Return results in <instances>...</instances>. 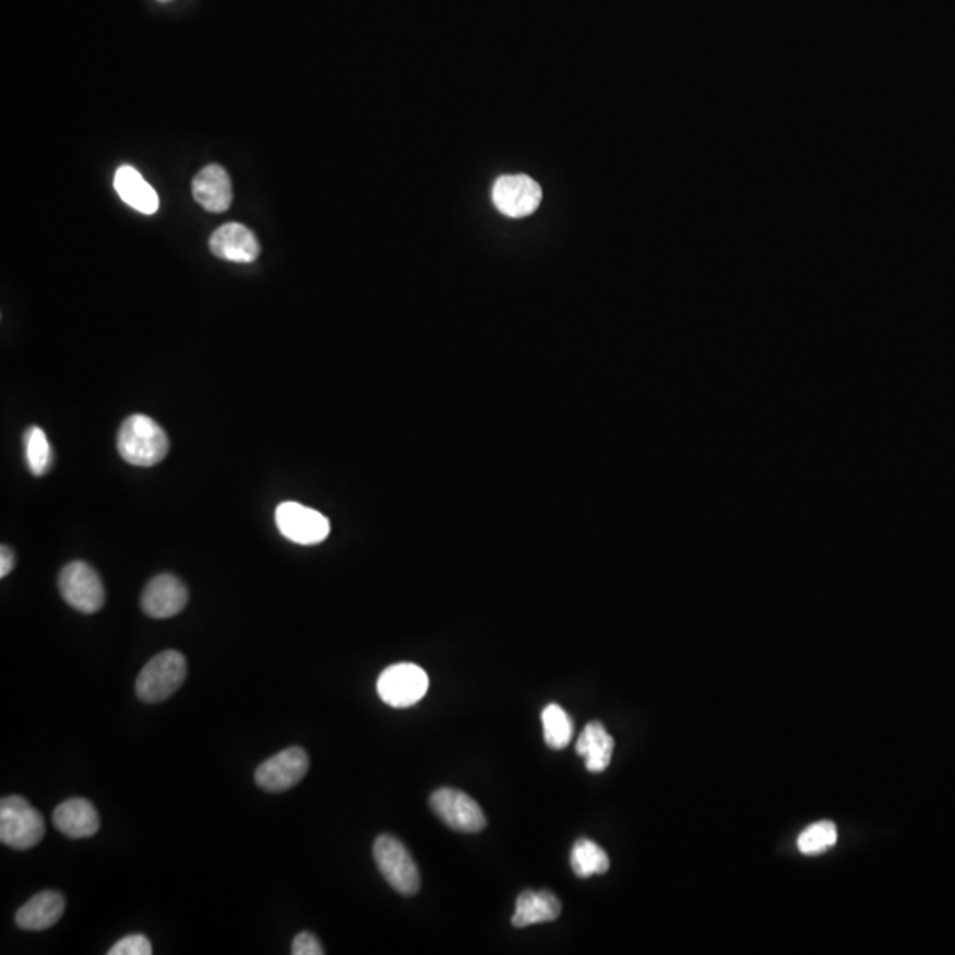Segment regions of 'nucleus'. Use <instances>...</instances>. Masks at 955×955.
I'll use <instances>...</instances> for the list:
<instances>
[{"instance_id":"20","label":"nucleus","mask_w":955,"mask_h":955,"mask_svg":"<svg viewBox=\"0 0 955 955\" xmlns=\"http://www.w3.org/2000/svg\"><path fill=\"white\" fill-rule=\"evenodd\" d=\"M541 726L547 745L554 751H561L570 745L573 738V720L560 704H549L541 712Z\"/></svg>"},{"instance_id":"17","label":"nucleus","mask_w":955,"mask_h":955,"mask_svg":"<svg viewBox=\"0 0 955 955\" xmlns=\"http://www.w3.org/2000/svg\"><path fill=\"white\" fill-rule=\"evenodd\" d=\"M561 900L549 891H526L518 895L515 903V914L512 917L513 928H527L536 923L554 922L561 915Z\"/></svg>"},{"instance_id":"19","label":"nucleus","mask_w":955,"mask_h":955,"mask_svg":"<svg viewBox=\"0 0 955 955\" xmlns=\"http://www.w3.org/2000/svg\"><path fill=\"white\" fill-rule=\"evenodd\" d=\"M570 863L575 876L589 878L595 874H606L609 871V857L606 851L589 839H581L573 844Z\"/></svg>"},{"instance_id":"23","label":"nucleus","mask_w":955,"mask_h":955,"mask_svg":"<svg viewBox=\"0 0 955 955\" xmlns=\"http://www.w3.org/2000/svg\"><path fill=\"white\" fill-rule=\"evenodd\" d=\"M153 954V945L150 938L144 934H130L122 938L116 945L108 951V955H151Z\"/></svg>"},{"instance_id":"6","label":"nucleus","mask_w":955,"mask_h":955,"mask_svg":"<svg viewBox=\"0 0 955 955\" xmlns=\"http://www.w3.org/2000/svg\"><path fill=\"white\" fill-rule=\"evenodd\" d=\"M429 690V676L416 664L390 666L378 680V694L392 708H409L420 703Z\"/></svg>"},{"instance_id":"1","label":"nucleus","mask_w":955,"mask_h":955,"mask_svg":"<svg viewBox=\"0 0 955 955\" xmlns=\"http://www.w3.org/2000/svg\"><path fill=\"white\" fill-rule=\"evenodd\" d=\"M117 452L131 466H156L167 457V433L150 416H130L117 433Z\"/></svg>"},{"instance_id":"8","label":"nucleus","mask_w":955,"mask_h":955,"mask_svg":"<svg viewBox=\"0 0 955 955\" xmlns=\"http://www.w3.org/2000/svg\"><path fill=\"white\" fill-rule=\"evenodd\" d=\"M430 807L444 825L457 832L476 834L487 826V817L481 807L469 795L458 789L441 788L433 791Z\"/></svg>"},{"instance_id":"11","label":"nucleus","mask_w":955,"mask_h":955,"mask_svg":"<svg viewBox=\"0 0 955 955\" xmlns=\"http://www.w3.org/2000/svg\"><path fill=\"white\" fill-rule=\"evenodd\" d=\"M188 604V589L181 578L170 573L156 575L142 593V611L154 620H168L178 616Z\"/></svg>"},{"instance_id":"22","label":"nucleus","mask_w":955,"mask_h":955,"mask_svg":"<svg viewBox=\"0 0 955 955\" xmlns=\"http://www.w3.org/2000/svg\"><path fill=\"white\" fill-rule=\"evenodd\" d=\"M835 843H837V826L829 821H821V823L809 826L798 837V849L803 855H820L832 848Z\"/></svg>"},{"instance_id":"24","label":"nucleus","mask_w":955,"mask_h":955,"mask_svg":"<svg viewBox=\"0 0 955 955\" xmlns=\"http://www.w3.org/2000/svg\"><path fill=\"white\" fill-rule=\"evenodd\" d=\"M293 954L322 955L324 954V948H322L321 942H319L318 938L313 936L312 932H299L298 936L294 938Z\"/></svg>"},{"instance_id":"4","label":"nucleus","mask_w":955,"mask_h":955,"mask_svg":"<svg viewBox=\"0 0 955 955\" xmlns=\"http://www.w3.org/2000/svg\"><path fill=\"white\" fill-rule=\"evenodd\" d=\"M373 860L393 891L402 895H415L420 891L421 878L415 858L393 835H381L373 843Z\"/></svg>"},{"instance_id":"21","label":"nucleus","mask_w":955,"mask_h":955,"mask_svg":"<svg viewBox=\"0 0 955 955\" xmlns=\"http://www.w3.org/2000/svg\"><path fill=\"white\" fill-rule=\"evenodd\" d=\"M24 452L27 467L34 476L47 475L51 467V446L41 427H28L24 433Z\"/></svg>"},{"instance_id":"7","label":"nucleus","mask_w":955,"mask_h":955,"mask_svg":"<svg viewBox=\"0 0 955 955\" xmlns=\"http://www.w3.org/2000/svg\"><path fill=\"white\" fill-rule=\"evenodd\" d=\"M275 523L278 532L287 540L299 546H318L330 535V521L318 510L308 509L305 504L282 503L275 512Z\"/></svg>"},{"instance_id":"9","label":"nucleus","mask_w":955,"mask_h":955,"mask_svg":"<svg viewBox=\"0 0 955 955\" xmlns=\"http://www.w3.org/2000/svg\"><path fill=\"white\" fill-rule=\"evenodd\" d=\"M307 752L299 747H289L278 752L256 768L255 783L259 788L270 792H284L294 788L308 774Z\"/></svg>"},{"instance_id":"13","label":"nucleus","mask_w":955,"mask_h":955,"mask_svg":"<svg viewBox=\"0 0 955 955\" xmlns=\"http://www.w3.org/2000/svg\"><path fill=\"white\" fill-rule=\"evenodd\" d=\"M53 826L70 839H87L98 834L99 814L85 798H70L53 811Z\"/></svg>"},{"instance_id":"25","label":"nucleus","mask_w":955,"mask_h":955,"mask_svg":"<svg viewBox=\"0 0 955 955\" xmlns=\"http://www.w3.org/2000/svg\"><path fill=\"white\" fill-rule=\"evenodd\" d=\"M14 554L10 547L2 546L0 549V577L4 578L13 572Z\"/></svg>"},{"instance_id":"3","label":"nucleus","mask_w":955,"mask_h":955,"mask_svg":"<svg viewBox=\"0 0 955 955\" xmlns=\"http://www.w3.org/2000/svg\"><path fill=\"white\" fill-rule=\"evenodd\" d=\"M45 820L22 797H4L0 802V840L8 848L27 851L45 837Z\"/></svg>"},{"instance_id":"16","label":"nucleus","mask_w":955,"mask_h":955,"mask_svg":"<svg viewBox=\"0 0 955 955\" xmlns=\"http://www.w3.org/2000/svg\"><path fill=\"white\" fill-rule=\"evenodd\" d=\"M114 188L122 201L142 215H154L158 211V193L142 178V174L136 168L130 165L117 168Z\"/></svg>"},{"instance_id":"10","label":"nucleus","mask_w":955,"mask_h":955,"mask_svg":"<svg viewBox=\"0 0 955 955\" xmlns=\"http://www.w3.org/2000/svg\"><path fill=\"white\" fill-rule=\"evenodd\" d=\"M492 201L504 216L526 218L541 202V188L529 176H503L492 188Z\"/></svg>"},{"instance_id":"15","label":"nucleus","mask_w":955,"mask_h":955,"mask_svg":"<svg viewBox=\"0 0 955 955\" xmlns=\"http://www.w3.org/2000/svg\"><path fill=\"white\" fill-rule=\"evenodd\" d=\"M64 895L56 891L39 892L16 911V926L22 931H47L64 915Z\"/></svg>"},{"instance_id":"14","label":"nucleus","mask_w":955,"mask_h":955,"mask_svg":"<svg viewBox=\"0 0 955 955\" xmlns=\"http://www.w3.org/2000/svg\"><path fill=\"white\" fill-rule=\"evenodd\" d=\"M195 201L211 213H224L232 204V182L219 165H207L196 174L191 184Z\"/></svg>"},{"instance_id":"12","label":"nucleus","mask_w":955,"mask_h":955,"mask_svg":"<svg viewBox=\"0 0 955 955\" xmlns=\"http://www.w3.org/2000/svg\"><path fill=\"white\" fill-rule=\"evenodd\" d=\"M211 252L224 261L250 264L261 255V244L252 230L241 224H227L215 230L210 241Z\"/></svg>"},{"instance_id":"5","label":"nucleus","mask_w":955,"mask_h":955,"mask_svg":"<svg viewBox=\"0 0 955 955\" xmlns=\"http://www.w3.org/2000/svg\"><path fill=\"white\" fill-rule=\"evenodd\" d=\"M59 592L68 606L84 614H94L105 606L102 577L84 561L65 564L59 575Z\"/></svg>"},{"instance_id":"2","label":"nucleus","mask_w":955,"mask_h":955,"mask_svg":"<svg viewBox=\"0 0 955 955\" xmlns=\"http://www.w3.org/2000/svg\"><path fill=\"white\" fill-rule=\"evenodd\" d=\"M187 658L176 649H167L151 658L136 678L139 700L156 704L176 694L187 680Z\"/></svg>"},{"instance_id":"18","label":"nucleus","mask_w":955,"mask_h":955,"mask_svg":"<svg viewBox=\"0 0 955 955\" xmlns=\"http://www.w3.org/2000/svg\"><path fill=\"white\" fill-rule=\"evenodd\" d=\"M577 752L583 755L589 772L600 774L611 764L614 740L600 723H589L578 737Z\"/></svg>"}]
</instances>
